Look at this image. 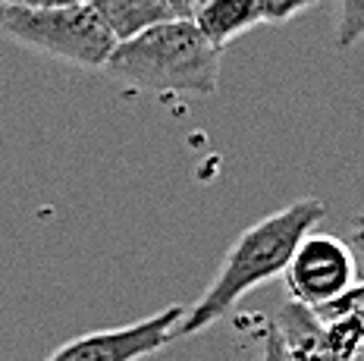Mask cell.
<instances>
[{
	"label": "cell",
	"mask_w": 364,
	"mask_h": 361,
	"mask_svg": "<svg viewBox=\"0 0 364 361\" xmlns=\"http://www.w3.org/2000/svg\"><path fill=\"white\" fill-rule=\"evenodd\" d=\"M257 22H261V16H257L255 0H204L192 13V26L217 50L232 44L239 35L252 32Z\"/></svg>",
	"instance_id": "obj_7"
},
{
	"label": "cell",
	"mask_w": 364,
	"mask_h": 361,
	"mask_svg": "<svg viewBox=\"0 0 364 361\" xmlns=\"http://www.w3.org/2000/svg\"><path fill=\"white\" fill-rule=\"evenodd\" d=\"M186 318V308L170 305L164 311L141 318L126 327L91 330L63 343L44 361H141L157 355L170 343H176V327Z\"/></svg>",
	"instance_id": "obj_5"
},
{
	"label": "cell",
	"mask_w": 364,
	"mask_h": 361,
	"mask_svg": "<svg viewBox=\"0 0 364 361\" xmlns=\"http://www.w3.org/2000/svg\"><path fill=\"white\" fill-rule=\"evenodd\" d=\"M321 0H255L257 16H261V22H267V26H283V22L295 19L299 13L311 10Z\"/></svg>",
	"instance_id": "obj_10"
},
{
	"label": "cell",
	"mask_w": 364,
	"mask_h": 361,
	"mask_svg": "<svg viewBox=\"0 0 364 361\" xmlns=\"http://www.w3.org/2000/svg\"><path fill=\"white\" fill-rule=\"evenodd\" d=\"M0 32L22 48L79 70H104L117 48V38L88 0L57 10H32L22 4L0 6Z\"/></svg>",
	"instance_id": "obj_3"
},
{
	"label": "cell",
	"mask_w": 364,
	"mask_h": 361,
	"mask_svg": "<svg viewBox=\"0 0 364 361\" xmlns=\"http://www.w3.org/2000/svg\"><path fill=\"white\" fill-rule=\"evenodd\" d=\"M217 50L192 19H166L148 32L119 41L104 66L110 79L154 95H214L220 85Z\"/></svg>",
	"instance_id": "obj_2"
},
{
	"label": "cell",
	"mask_w": 364,
	"mask_h": 361,
	"mask_svg": "<svg viewBox=\"0 0 364 361\" xmlns=\"http://www.w3.org/2000/svg\"><path fill=\"white\" fill-rule=\"evenodd\" d=\"M323 217H327V201L299 198L252 223L230 245L217 276L201 292L198 302L186 311V318L179 320L176 340L201 333V330L226 320L252 289L270 283L273 276H283L292 261V252L308 232H314Z\"/></svg>",
	"instance_id": "obj_1"
},
{
	"label": "cell",
	"mask_w": 364,
	"mask_h": 361,
	"mask_svg": "<svg viewBox=\"0 0 364 361\" xmlns=\"http://www.w3.org/2000/svg\"><path fill=\"white\" fill-rule=\"evenodd\" d=\"M22 6H32V10H57V6H73L82 0H19Z\"/></svg>",
	"instance_id": "obj_14"
},
{
	"label": "cell",
	"mask_w": 364,
	"mask_h": 361,
	"mask_svg": "<svg viewBox=\"0 0 364 361\" xmlns=\"http://www.w3.org/2000/svg\"><path fill=\"white\" fill-rule=\"evenodd\" d=\"M361 38H364V0H339L336 48L352 50Z\"/></svg>",
	"instance_id": "obj_9"
},
{
	"label": "cell",
	"mask_w": 364,
	"mask_h": 361,
	"mask_svg": "<svg viewBox=\"0 0 364 361\" xmlns=\"http://www.w3.org/2000/svg\"><path fill=\"white\" fill-rule=\"evenodd\" d=\"M88 4L104 19V26L110 28L117 44L148 32L151 26L176 19L164 0H88Z\"/></svg>",
	"instance_id": "obj_8"
},
{
	"label": "cell",
	"mask_w": 364,
	"mask_h": 361,
	"mask_svg": "<svg viewBox=\"0 0 364 361\" xmlns=\"http://www.w3.org/2000/svg\"><path fill=\"white\" fill-rule=\"evenodd\" d=\"M286 289L292 302L305 308H323L358 280V261L348 242L323 232H308L292 252L286 267Z\"/></svg>",
	"instance_id": "obj_4"
},
{
	"label": "cell",
	"mask_w": 364,
	"mask_h": 361,
	"mask_svg": "<svg viewBox=\"0 0 364 361\" xmlns=\"http://www.w3.org/2000/svg\"><path fill=\"white\" fill-rule=\"evenodd\" d=\"M314 314H355L364 323V276L355 280L339 298H333L330 305L314 308Z\"/></svg>",
	"instance_id": "obj_11"
},
{
	"label": "cell",
	"mask_w": 364,
	"mask_h": 361,
	"mask_svg": "<svg viewBox=\"0 0 364 361\" xmlns=\"http://www.w3.org/2000/svg\"><path fill=\"white\" fill-rule=\"evenodd\" d=\"M166 6H170V13L176 19H192L195 6H198V0H164Z\"/></svg>",
	"instance_id": "obj_12"
},
{
	"label": "cell",
	"mask_w": 364,
	"mask_h": 361,
	"mask_svg": "<svg viewBox=\"0 0 364 361\" xmlns=\"http://www.w3.org/2000/svg\"><path fill=\"white\" fill-rule=\"evenodd\" d=\"M352 252L364 261V210L355 217V223H352Z\"/></svg>",
	"instance_id": "obj_13"
},
{
	"label": "cell",
	"mask_w": 364,
	"mask_h": 361,
	"mask_svg": "<svg viewBox=\"0 0 364 361\" xmlns=\"http://www.w3.org/2000/svg\"><path fill=\"white\" fill-rule=\"evenodd\" d=\"M242 327L252 330L261 343V361H330L323 352V327L311 308L299 302H286L273 318L245 314Z\"/></svg>",
	"instance_id": "obj_6"
},
{
	"label": "cell",
	"mask_w": 364,
	"mask_h": 361,
	"mask_svg": "<svg viewBox=\"0 0 364 361\" xmlns=\"http://www.w3.org/2000/svg\"><path fill=\"white\" fill-rule=\"evenodd\" d=\"M10 4H19V0H0V6H10Z\"/></svg>",
	"instance_id": "obj_15"
},
{
	"label": "cell",
	"mask_w": 364,
	"mask_h": 361,
	"mask_svg": "<svg viewBox=\"0 0 364 361\" xmlns=\"http://www.w3.org/2000/svg\"><path fill=\"white\" fill-rule=\"evenodd\" d=\"M198 4H204V0H198Z\"/></svg>",
	"instance_id": "obj_16"
}]
</instances>
